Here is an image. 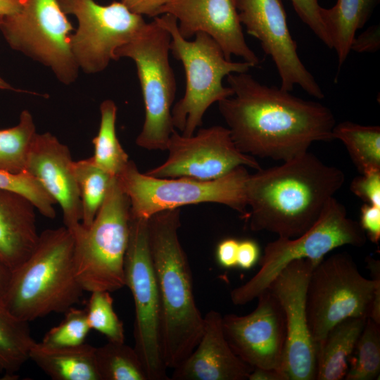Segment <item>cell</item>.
<instances>
[{"instance_id": "f1b7e54d", "label": "cell", "mask_w": 380, "mask_h": 380, "mask_svg": "<svg viewBox=\"0 0 380 380\" xmlns=\"http://www.w3.org/2000/svg\"><path fill=\"white\" fill-rule=\"evenodd\" d=\"M95 357L101 380H148L135 348L125 342L108 341L96 348Z\"/></svg>"}, {"instance_id": "8fae6325", "label": "cell", "mask_w": 380, "mask_h": 380, "mask_svg": "<svg viewBox=\"0 0 380 380\" xmlns=\"http://www.w3.org/2000/svg\"><path fill=\"white\" fill-rule=\"evenodd\" d=\"M125 281L132 295L134 348L148 380H167L162 347L161 307L148 241V220L132 217L125 258Z\"/></svg>"}, {"instance_id": "9a60e30c", "label": "cell", "mask_w": 380, "mask_h": 380, "mask_svg": "<svg viewBox=\"0 0 380 380\" xmlns=\"http://www.w3.org/2000/svg\"><path fill=\"white\" fill-rule=\"evenodd\" d=\"M239 20L271 57L279 73L280 88L291 91L300 87L309 95L322 99L324 91L301 61L280 0H234Z\"/></svg>"}, {"instance_id": "8992f818", "label": "cell", "mask_w": 380, "mask_h": 380, "mask_svg": "<svg viewBox=\"0 0 380 380\" xmlns=\"http://www.w3.org/2000/svg\"><path fill=\"white\" fill-rule=\"evenodd\" d=\"M131 217L129 199L114 177L91 225L86 228L80 223L70 231L76 277L84 291L112 293L125 286Z\"/></svg>"}, {"instance_id": "4316f807", "label": "cell", "mask_w": 380, "mask_h": 380, "mask_svg": "<svg viewBox=\"0 0 380 380\" xmlns=\"http://www.w3.org/2000/svg\"><path fill=\"white\" fill-rule=\"evenodd\" d=\"M117 110L112 100L106 99L101 103L99 129L92 139L94 154L91 157L94 163L113 177L118 176L130 160L117 137Z\"/></svg>"}, {"instance_id": "8d00e7d4", "label": "cell", "mask_w": 380, "mask_h": 380, "mask_svg": "<svg viewBox=\"0 0 380 380\" xmlns=\"http://www.w3.org/2000/svg\"><path fill=\"white\" fill-rule=\"evenodd\" d=\"M359 224L369 240L377 244L380 240V206L363 204Z\"/></svg>"}, {"instance_id": "ab89813d", "label": "cell", "mask_w": 380, "mask_h": 380, "mask_svg": "<svg viewBox=\"0 0 380 380\" xmlns=\"http://www.w3.org/2000/svg\"><path fill=\"white\" fill-rule=\"evenodd\" d=\"M260 259V248L256 241L250 239L239 242L236 266L243 270L252 268Z\"/></svg>"}, {"instance_id": "3957f363", "label": "cell", "mask_w": 380, "mask_h": 380, "mask_svg": "<svg viewBox=\"0 0 380 380\" xmlns=\"http://www.w3.org/2000/svg\"><path fill=\"white\" fill-rule=\"evenodd\" d=\"M180 209L158 212L148 220V241L161 307L162 347L167 369L191 354L203 333L187 256L179 241Z\"/></svg>"}, {"instance_id": "603a6c76", "label": "cell", "mask_w": 380, "mask_h": 380, "mask_svg": "<svg viewBox=\"0 0 380 380\" xmlns=\"http://www.w3.org/2000/svg\"><path fill=\"white\" fill-rule=\"evenodd\" d=\"M379 2V0H337L331 8H321V19L331 49L336 53L338 69L351 51L356 32L367 23Z\"/></svg>"}, {"instance_id": "5b68a950", "label": "cell", "mask_w": 380, "mask_h": 380, "mask_svg": "<svg viewBox=\"0 0 380 380\" xmlns=\"http://www.w3.org/2000/svg\"><path fill=\"white\" fill-rule=\"evenodd\" d=\"M154 18L169 32L170 53L184 67V94L172 106L171 114L175 129L190 137L203 125L204 114L212 104L233 94L229 86L222 84L224 77L248 72L253 66L226 58L220 46L206 33L198 32L193 41L184 38L175 18L170 14Z\"/></svg>"}, {"instance_id": "7a4b0ae2", "label": "cell", "mask_w": 380, "mask_h": 380, "mask_svg": "<svg viewBox=\"0 0 380 380\" xmlns=\"http://www.w3.org/2000/svg\"><path fill=\"white\" fill-rule=\"evenodd\" d=\"M344 182L341 170L308 151L280 165L261 168L246 180L250 212L246 219L252 231L298 237L315 224Z\"/></svg>"}, {"instance_id": "7402d4cb", "label": "cell", "mask_w": 380, "mask_h": 380, "mask_svg": "<svg viewBox=\"0 0 380 380\" xmlns=\"http://www.w3.org/2000/svg\"><path fill=\"white\" fill-rule=\"evenodd\" d=\"M95 350V347L86 343L72 347L49 348L34 342L29 360L53 380H101Z\"/></svg>"}, {"instance_id": "277c9868", "label": "cell", "mask_w": 380, "mask_h": 380, "mask_svg": "<svg viewBox=\"0 0 380 380\" xmlns=\"http://www.w3.org/2000/svg\"><path fill=\"white\" fill-rule=\"evenodd\" d=\"M84 292L75 274L74 238L63 226L39 234L32 253L11 272L1 299L13 315L29 322L65 312Z\"/></svg>"}, {"instance_id": "60d3db41", "label": "cell", "mask_w": 380, "mask_h": 380, "mask_svg": "<svg viewBox=\"0 0 380 380\" xmlns=\"http://www.w3.org/2000/svg\"><path fill=\"white\" fill-rule=\"evenodd\" d=\"M239 242L235 239L227 238L218 243L216 258L220 266L227 269L236 266Z\"/></svg>"}, {"instance_id": "74e56055", "label": "cell", "mask_w": 380, "mask_h": 380, "mask_svg": "<svg viewBox=\"0 0 380 380\" xmlns=\"http://www.w3.org/2000/svg\"><path fill=\"white\" fill-rule=\"evenodd\" d=\"M380 48V28L375 25L369 27L358 37H355L350 49L358 53H375Z\"/></svg>"}, {"instance_id": "e0dca14e", "label": "cell", "mask_w": 380, "mask_h": 380, "mask_svg": "<svg viewBox=\"0 0 380 380\" xmlns=\"http://www.w3.org/2000/svg\"><path fill=\"white\" fill-rule=\"evenodd\" d=\"M257 298L251 313L222 316L224 334L234 353L253 369L282 371L286 338L283 309L269 289Z\"/></svg>"}, {"instance_id": "7c38bea8", "label": "cell", "mask_w": 380, "mask_h": 380, "mask_svg": "<svg viewBox=\"0 0 380 380\" xmlns=\"http://www.w3.org/2000/svg\"><path fill=\"white\" fill-rule=\"evenodd\" d=\"M72 29L58 0H25L0 25L12 49L49 67L65 84L75 82L79 70L70 44Z\"/></svg>"}, {"instance_id": "2e32d148", "label": "cell", "mask_w": 380, "mask_h": 380, "mask_svg": "<svg viewBox=\"0 0 380 380\" xmlns=\"http://www.w3.org/2000/svg\"><path fill=\"white\" fill-rule=\"evenodd\" d=\"M310 259L288 264L268 288L281 305L286 322V338L281 369L289 380H315L317 351L308 324L307 289L313 268Z\"/></svg>"}, {"instance_id": "cb8c5ba5", "label": "cell", "mask_w": 380, "mask_h": 380, "mask_svg": "<svg viewBox=\"0 0 380 380\" xmlns=\"http://www.w3.org/2000/svg\"><path fill=\"white\" fill-rule=\"evenodd\" d=\"M367 319L347 318L328 331L317 353L315 380H341L345 378L348 360L354 351Z\"/></svg>"}, {"instance_id": "ba28073f", "label": "cell", "mask_w": 380, "mask_h": 380, "mask_svg": "<svg viewBox=\"0 0 380 380\" xmlns=\"http://www.w3.org/2000/svg\"><path fill=\"white\" fill-rule=\"evenodd\" d=\"M367 236L359 222L348 218L345 206L330 198L315 224L298 237H278L267 244L260 258L259 271L230 293L232 303L243 305L257 298L277 275L296 260L310 259L318 264L334 249L349 245L362 247Z\"/></svg>"}, {"instance_id": "f546056e", "label": "cell", "mask_w": 380, "mask_h": 380, "mask_svg": "<svg viewBox=\"0 0 380 380\" xmlns=\"http://www.w3.org/2000/svg\"><path fill=\"white\" fill-rule=\"evenodd\" d=\"M37 134L32 115L22 111L17 125L0 130V170L18 174L25 171L27 158Z\"/></svg>"}, {"instance_id": "bcb514c9", "label": "cell", "mask_w": 380, "mask_h": 380, "mask_svg": "<svg viewBox=\"0 0 380 380\" xmlns=\"http://www.w3.org/2000/svg\"><path fill=\"white\" fill-rule=\"evenodd\" d=\"M4 16H0V25L1 23L2 19ZM0 89H11V90H15L13 87H11L9 84H8L5 80H4L0 77Z\"/></svg>"}, {"instance_id": "83f0119b", "label": "cell", "mask_w": 380, "mask_h": 380, "mask_svg": "<svg viewBox=\"0 0 380 380\" xmlns=\"http://www.w3.org/2000/svg\"><path fill=\"white\" fill-rule=\"evenodd\" d=\"M72 168L80 194L81 224L87 228L103 203L114 177L99 167L92 157L73 161Z\"/></svg>"}, {"instance_id": "ac0fdd59", "label": "cell", "mask_w": 380, "mask_h": 380, "mask_svg": "<svg viewBox=\"0 0 380 380\" xmlns=\"http://www.w3.org/2000/svg\"><path fill=\"white\" fill-rule=\"evenodd\" d=\"M165 13L175 18L184 38L206 33L228 60L236 56L253 67L260 65L259 58L246 43L234 0H172L159 15Z\"/></svg>"}, {"instance_id": "836d02e7", "label": "cell", "mask_w": 380, "mask_h": 380, "mask_svg": "<svg viewBox=\"0 0 380 380\" xmlns=\"http://www.w3.org/2000/svg\"><path fill=\"white\" fill-rule=\"evenodd\" d=\"M61 322L51 328L44 336L41 342L42 346L49 348H65L81 345L91 328L88 324L85 309L74 307L65 312Z\"/></svg>"}, {"instance_id": "d4e9b609", "label": "cell", "mask_w": 380, "mask_h": 380, "mask_svg": "<svg viewBox=\"0 0 380 380\" xmlns=\"http://www.w3.org/2000/svg\"><path fill=\"white\" fill-rule=\"evenodd\" d=\"M34 342L28 322L13 315L0 297V374L6 379H16Z\"/></svg>"}, {"instance_id": "d590c367", "label": "cell", "mask_w": 380, "mask_h": 380, "mask_svg": "<svg viewBox=\"0 0 380 380\" xmlns=\"http://www.w3.org/2000/svg\"><path fill=\"white\" fill-rule=\"evenodd\" d=\"M350 189L366 203L380 206V171L355 177L350 183Z\"/></svg>"}, {"instance_id": "484cf974", "label": "cell", "mask_w": 380, "mask_h": 380, "mask_svg": "<svg viewBox=\"0 0 380 380\" xmlns=\"http://www.w3.org/2000/svg\"><path fill=\"white\" fill-rule=\"evenodd\" d=\"M332 136L345 145L360 174L380 171L379 126L344 121L334 125Z\"/></svg>"}, {"instance_id": "1f68e13d", "label": "cell", "mask_w": 380, "mask_h": 380, "mask_svg": "<svg viewBox=\"0 0 380 380\" xmlns=\"http://www.w3.org/2000/svg\"><path fill=\"white\" fill-rule=\"evenodd\" d=\"M85 310L91 329L102 334L109 341L125 342L123 324L114 310L110 292H91Z\"/></svg>"}, {"instance_id": "52a82bcc", "label": "cell", "mask_w": 380, "mask_h": 380, "mask_svg": "<svg viewBox=\"0 0 380 380\" xmlns=\"http://www.w3.org/2000/svg\"><path fill=\"white\" fill-rule=\"evenodd\" d=\"M170 43L169 32L153 18L115 51L117 59L127 57L136 64L145 110L136 144L148 151H166L175 129L171 111L177 84L170 63Z\"/></svg>"}, {"instance_id": "44dd1931", "label": "cell", "mask_w": 380, "mask_h": 380, "mask_svg": "<svg viewBox=\"0 0 380 380\" xmlns=\"http://www.w3.org/2000/svg\"><path fill=\"white\" fill-rule=\"evenodd\" d=\"M35 209L25 196L0 189V260L11 272L30 256L38 242Z\"/></svg>"}, {"instance_id": "ffe728a7", "label": "cell", "mask_w": 380, "mask_h": 380, "mask_svg": "<svg viewBox=\"0 0 380 380\" xmlns=\"http://www.w3.org/2000/svg\"><path fill=\"white\" fill-rule=\"evenodd\" d=\"M203 333L191 354L172 374L173 380H246L253 368L229 346L222 329V315L210 310Z\"/></svg>"}, {"instance_id": "d6a6232c", "label": "cell", "mask_w": 380, "mask_h": 380, "mask_svg": "<svg viewBox=\"0 0 380 380\" xmlns=\"http://www.w3.org/2000/svg\"><path fill=\"white\" fill-rule=\"evenodd\" d=\"M0 189L25 196L42 215L49 219L55 218L56 202L41 184L27 172L13 174L0 170Z\"/></svg>"}, {"instance_id": "7bdbcfd3", "label": "cell", "mask_w": 380, "mask_h": 380, "mask_svg": "<svg viewBox=\"0 0 380 380\" xmlns=\"http://www.w3.org/2000/svg\"><path fill=\"white\" fill-rule=\"evenodd\" d=\"M248 380H289L281 370L274 369L254 368L250 373Z\"/></svg>"}, {"instance_id": "f35d334b", "label": "cell", "mask_w": 380, "mask_h": 380, "mask_svg": "<svg viewBox=\"0 0 380 380\" xmlns=\"http://www.w3.org/2000/svg\"><path fill=\"white\" fill-rule=\"evenodd\" d=\"M366 261L372 279L375 284L369 317L380 325V262L371 257L367 258Z\"/></svg>"}, {"instance_id": "5bb4252c", "label": "cell", "mask_w": 380, "mask_h": 380, "mask_svg": "<svg viewBox=\"0 0 380 380\" xmlns=\"http://www.w3.org/2000/svg\"><path fill=\"white\" fill-rule=\"evenodd\" d=\"M167 160L146 172L157 178L187 177L201 181L218 179L237 167L260 170L255 157L241 153L229 129L220 125L201 128L190 137L175 129L167 144Z\"/></svg>"}, {"instance_id": "9c48e42d", "label": "cell", "mask_w": 380, "mask_h": 380, "mask_svg": "<svg viewBox=\"0 0 380 380\" xmlns=\"http://www.w3.org/2000/svg\"><path fill=\"white\" fill-rule=\"evenodd\" d=\"M249 173L239 166L227 175L210 181L187 177L157 178L139 171L132 160L117 176L130 202L132 217L148 220L166 210L203 203L224 205L247 215L246 183Z\"/></svg>"}, {"instance_id": "30bf717a", "label": "cell", "mask_w": 380, "mask_h": 380, "mask_svg": "<svg viewBox=\"0 0 380 380\" xmlns=\"http://www.w3.org/2000/svg\"><path fill=\"white\" fill-rule=\"evenodd\" d=\"M374 281L365 277L346 252L323 258L312 270L306 296L310 333L316 351L328 331L350 317H369Z\"/></svg>"}, {"instance_id": "e575fe53", "label": "cell", "mask_w": 380, "mask_h": 380, "mask_svg": "<svg viewBox=\"0 0 380 380\" xmlns=\"http://www.w3.org/2000/svg\"><path fill=\"white\" fill-rule=\"evenodd\" d=\"M300 20L329 48L331 42L322 23L318 0H291Z\"/></svg>"}, {"instance_id": "d6986e66", "label": "cell", "mask_w": 380, "mask_h": 380, "mask_svg": "<svg viewBox=\"0 0 380 380\" xmlns=\"http://www.w3.org/2000/svg\"><path fill=\"white\" fill-rule=\"evenodd\" d=\"M68 147L50 132L37 133L32 140L25 171L34 177L59 204L64 226L72 231L81 223L80 190Z\"/></svg>"}, {"instance_id": "f6af8a7d", "label": "cell", "mask_w": 380, "mask_h": 380, "mask_svg": "<svg viewBox=\"0 0 380 380\" xmlns=\"http://www.w3.org/2000/svg\"><path fill=\"white\" fill-rule=\"evenodd\" d=\"M11 272L0 260V297H1L8 284Z\"/></svg>"}, {"instance_id": "4fadbf2b", "label": "cell", "mask_w": 380, "mask_h": 380, "mask_svg": "<svg viewBox=\"0 0 380 380\" xmlns=\"http://www.w3.org/2000/svg\"><path fill=\"white\" fill-rule=\"evenodd\" d=\"M65 14L76 17L78 27L70 44L79 68L87 73L105 70L118 60L116 50L130 42L146 22L121 1L101 5L94 0H58Z\"/></svg>"}, {"instance_id": "b9f144b4", "label": "cell", "mask_w": 380, "mask_h": 380, "mask_svg": "<svg viewBox=\"0 0 380 380\" xmlns=\"http://www.w3.org/2000/svg\"><path fill=\"white\" fill-rule=\"evenodd\" d=\"M172 0H121L132 12L142 16L156 17Z\"/></svg>"}, {"instance_id": "6da1fadb", "label": "cell", "mask_w": 380, "mask_h": 380, "mask_svg": "<svg viewBox=\"0 0 380 380\" xmlns=\"http://www.w3.org/2000/svg\"><path fill=\"white\" fill-rule=\"evenodd\" d=\"M233 94L217 102L236 147L243 153L289 160L315 141L334 140L336 120L322 103L260 83L248 72L227 76Z\"/></svg>"}, {"instance_id": "ee69618b", "label": "cell", "mask_w": 380, "mask_h": 380, "mask_svg": "<svg viewBox=\"0 0 380 380\" xmlns=\"http://www.w3.org/2000/svg\"><path fill=\"white\" fill-rule=\"evenodd\" d=\"M25 0H0V16H6L20 11Z\"/></svg>"}, {"instance_id": "4dcf8cb0", "label": "cell", "mask_w": 380, "mask_h": 380, "mask_svg": "<svg viewBox=\"0 0 380 380\" xmlns=\"http://www.w3.org/2000/svg\"><path fill=\"white\" fill-rule=\"evenodd\" d=\"M346 380H373L380 372V325L368 317L350 357Z\"/></svg>"}]
</instances>
